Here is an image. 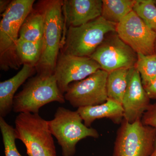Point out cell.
Wrapping results in <instances>:
<instances>
[{"mask_svg": "<svg viewBox=\"0 0 156 156\" xmlns=\"http://www.w3.org/2000/svg\"><path fill=\"white\" fill-rule=\"evenodd\" d=\"M63 1L46 0L41 2L38 9L44 18L43 49L36 69L37 74H54L64 27L62 12Z\"/></svg>", "mask_w": 156, "mask_h": 156, "instance_id": "6da1fadb", "label": "cell"}, {"mask_svg": "<svg viewBox=\"0 0 156 156\" xmlns=\"http://www.w3.org/2000/svg\"><path fill=\"white\" fill-rule=\"evenodd\" d=\"M34 0L11 1L2 14L0 22V64L2 69H17L20 65L15 53L21 26L33 10Z\"/></svg>", "mask_w": 156, "mask_h": 156, "instance_id": "7a4b0ae2", "label": "cell"}, {"mask_svg": "<svg viewBox=\"0 0 156 156\" xmlns=\"http://www.w3.org/2000/svg\"><path fill=\"white\" fill-rule=\"evenodd\" d=\"M14 130L16 139L25 145L28 156H57L48 121L39 113H19Z\"/></svg>", "mask_w": 156, "mask_h": 156, "instance_id": "3957f363", "label": "cell"}, {"mask_svg": "<svg viewBox=\"0 0 156 156\" xmlns=\"http://www.w3.org/2000/svg\"><path fill=\"white\" fill-rule=\"evenodd\" d=\"M56 101L65 103L64 95L58 88L54 74H37L29 79L23 89L15 95L13 110L16 113H39L45 105Z\"/></svg>", "mask_w": 156, "mask_h": 156, "instance_id": "277c9868", "label": "cell"}, {"mask_svg": "<svg viewBox=\"0 0 156 156\" xmlns=\"http://www.w3.org/2000/svg\"><path fill=\"white\" fill-rule=\"evenodd\" d=\"M77 112L59 107L56 110L54 119L48 121L52 135L56 137L61 146L63 156H73L76 145L80 140L99 136L97 130L87 127Z\"/></svg>", "mask_w": 156, "mask_h": 156, "instance_id": "5b68a950", "label": "cell"}, {"mask_svg": "<svg viewBox=\"0 0 156 156\" xmlns=\"http://www.w3.org/2000/svg\"><path fill=\"white\" fill-rule=\"evenodd\" d=\"M117 24L101 17L86 24L69 27L67 30L62 53L90 57L109 33L116 31Z\"/></svg>", "mask_w": 156, "mask_h": 156, "instance_id": "8992f818", "label": "cell"}, {"mask_svg": "<svg viewBox=\"0 0 156 156\" xmlns=\"http://www.w3.org/2000/svg\"><path fill=\"white\" fill-rule=\"evenodd\" d=\"M156 139V129L141 119L130 123L123 119L117 131L112 156H150Z\"/></svg>", "mask_w": 156, "mask_h": 156, "instance_id": "52a82bcc", "label": "cell"}, {"mask_svg": "<svg viewBox=\"0 0 156 156\" xmlns=\"http://www.w3.org/2000/svg\"><path fill=\"white\" fill-rule=\"evenodd\" d=\"M90 57L99 64L101 69L110 73L119 69L134 67L137 54L114 31L105 36Z\"/></svg>", "mask_w": 156, "mask_h": 156, "instance_id": "ba28073f", "label": "cell"}, {"mask_svg": "<svg viewBox=\"0 0 156 156\" xmlns=\"http://www.w3.org/2000/svg\"><path fill=\"white\" fill-rule=\"evenodd\" d=\"M108 73L100 69L82 80L69 84L65 98L74 108L98 105L108 99L107 81Z\"/></svg>", "mask_w": 156, "mask_h": 156, "instance_id": "9c48e42d", "label": "cell"}, {"mask_svg": "<svg viewBox=\"0 0 156 156\" xmlns=\"http://www.w3.org/2000/svg\"><path fill=\"white\" fill-rule=\"evenodd\" d=\"M116 32L136 53L147 55L156 53V33L134 11L117 24Z\"/></svg>", "mask_w": 156, "mask_h": 156, "instance_id": "30bf717a", "label": "cell"}, {"mask_svg": "<svg viewBox=\"0 0 156 156\" xmlns=\"http://www.w3.org/2000/svg\"><path fill=\"white\" fill-rule=\"evenodd\" d=\"M101 69L99 64L90 57H81L62 53L56 62L54 74L62 94L69 84L82 80Z\"/></svg>", "mask_w": 156, "mask_h": 156, "instance_id": "8fae6325", "label": "cell"}, {"mask_svg": "<svg viewBox=\"0 0 156 156\" xmlns=\"http://www.w3.org/2000/svg\"><path fill=\"white\" fill-rule=\"evenodd\" d=\"M150 99L138 71L135 67L129 69L128 85L122 103L124 119L130 123L141 119L151 104Z\"/></svg>", "mask_w": 156, "mask_h": 156, "instance_id": "7c38bea8", "label": "cell"}, {"mask_svg": "<svg viewBox=\"0 0 156 156\" xmlns=\"http://www.w3.org/2000/svg\"><path fill=\"white\" fill-rule=\"evenodd\" d=\"M102 6L101 0H65L62 5L64 21L69 27L86 24L101 16Z\"/></svg>", "mask_w": 156, "mask_h": 156, "instance_id": "4fadbf2b", "label": "cell"}, {"mask_svg": "<svg viewBox=\"0 0 156 156\" xmlns=\"http://www.w3.org/2000/svg\"><path fill=\"white\" fill-rule=\"evenodd\" d=\"M77 112L83 119L84 124L89 128L98 119L107 118L117 124H121L124 119L122 105L109 98L101 104L79 108Z\"/></svg>", "mask_w": 156, "mask_h": 156, "instance_id": "5bb4252c", "label": "cell"}, {"mask_svg": "<svg viewBox=\"0 0 156 156\" xmlns=\"http://www.w3.org/2000/svg\"><path fill=\"white\" fill-rule=\"evenodd\" d=\"M36 69L23 65L13 77L0 83V117H6L13 109V101L17 89L34 73Z\"/></svg>", "mask_w": 156, "mask_h": 156, "instance_id": "9a60e30c", "label": "cell"}, {"mask_svg": "<svg viewBox=\"0 0 156 156\" xmlns=\"http://www.w3.org/2000/svg\"><path fill=\"white\" fill-rule=\"evenodd\" d=\"M43 41L32 42L18 39L15 47V53L20 65L36 68L42 53Z\"/></svg>", "mask_w": 156, "mask_h": 156, "instance_id": "2e32d148", "label": "cell"}, {"mask_svg": "<svg viewBox=\"0 0 156 156\" xmlns=\"http://www.w3.org/2000/svg\"><path fill=\"white\" fill-rule=\"evenodd\" d=\"M44 30L43 14L38 9L33 10L21 26L19 38L29 41H41Z\"/></svg>", "mask_w": 156, "mask_h": 156, "instance_id": "e0dca14e", "label": "cell"}, {"mask_svg": "<svg viewBox=\"0 0 156 156\" xmlns=\"http://www.w3.org/2000/svg\"><path fill=\"white\" fill-rule=\"evenodd\" d=\"M136 0H103L101 17L118 24L133 11Z\"/></svg>", "mask_w": 156, "mask_h": 156, "instance_id": "ac0fdd59", "label": "cell"}, {"mask_svg": "<svg viewBox=\"0 0 156 156\" xmlns=\"http://www.w3.org/2000/svg\"><path fill=\"white\" fill-rule=\"evenodd\" d=\"M129 69L121 68L108 73L107 81L108 98L122 105L128 83Z\"/></svg>", "mask_w": 156, "mask_h": 156, "instance_id": "d6986e66", "label": "cell"}, {"mask_svg": "<svg viewBox=\"0 0 156 156\" xmlns=\"http://www.w3.org/2000/svg\"><path fill=\"white\" fill-rule=\"evenodd\" d=\"M137 54L134 67L140 74L143 85L145 86L156 77V52L151 55Z\"/></svg>", "mask_w": 156, "mask_h": 156, "instance_id": "ffe728a7", "label": "cell"}, {"mask_svg": "<svg viewBox=\"0 0 156 156\" xmlns=\"http://www.w3.org/2000/svg\"><path fill=\"white\" fill-rule=\"evenodd\" d=\"M153 0H136L133 11L156 33V6Z\"/></svg>", "mask_w": 156, "mask_h": 156, "instance_id": "44dd1931", "label": "cell"}, {"mask_svg": "<svg viewBox=\"0 0 156 156\" xmlns=\"http://www.w3.org/2000/svg\"><path fill=\"white\" fill-rule=\"evenodd\" d=\"M0 128L5 156H23L17 150L15 144L16 138L14 128L9 125L2 117H0Z\"/></svg>", "mask_w": 156, "mask_h": 156, "instance_id": "7402d4cb", "label": "cell"}, {"mask_svg": "<svg viewBox=\"0 0 156 156\" xmlns=\"http://www.w3.org/2000/svg\"><path fill=\"white\" fill-rule=\"evenodd\" d=\"M144 125L150 126L156 129V102L150 105L141 118Z\"/></svg>", "mask_w": 156, "mask_h": 156, "instance_id": "603a6c76", "label": "cell"}, {"mask_svg": "<svg viewBox=\"0 0 156 156\" xmlns=\"http://www.w3.org/2000/svg\"><path fill=\"white\" fill-rule=\"evenodd\" d=\"M143 87L150 99H156V77Z\"/></svg>", "mask_w": 156, "mask_h": 156, "instance_id": "cb8c5ba5", "label": "cell"}, {"mask_svg": "<svg viewBox=\"0 0 156 156\" xmlns=\"http://www.w3.org/2000/svg\"><path fill=\"white\" fill-rule=\"evenodd\" d=\"M11 1H6V0H1L0 1V11L1 13H4L6 9L8 8L9 4L11 3Z\"/></svg>", "mask_w": 156, "mask_h": 156, "instance_id": "d4e9b609", "label": "cell"}, {"mask_svg": "<svg viewBox=\"0 0 156 156\" xmlns=\"http://www.w3.org/2000/svg\"><path fill=\"white\" fill-rule=\"evenodd\" d=\"M150 156H156V139L155 141L154 145L153 151Z\"/></svg>", "mask_w": 156, "mask_h": 156, "instance_id": "484cf974", "label": "cell"}, {"mask_svg": "<svg viewBox=\"0 0 156 156\" xmlns=\"http://www.w3.org/2000/svg\"><path fill=\"white\" fill-rule=\"evenodd\" d=\"M155 52H156V40L155 44Z\"/></svg>", "mask_w": 156, "mask_h": 156, "instance_id": "4316f807", "label": "cell"}]
</instances>
